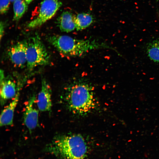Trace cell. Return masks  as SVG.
Segmentation results:
<instances>
[{
    "label": "cell",
    "instance_id": "obj_1",
    "mask_svg": "<svg viewBox=\"0 0 159 159\" xmlns=\"http://www.w3.org/2000/svg\"><path fill=\"white\" fill-rule=\"evenodd\" d=\"M84 138L78 134L62 135L55 138L47 151L61 159H84L87 151Z\"/></svg>",
    "mask_w": 159,
    "mask_h": 159
},
{
    "label": "cell",
    "instance_id": "obj_2",
    "mask_svg": "<svg viewBox=\"0 0 159 159\" xmlns=\"http://www.w3.org/2000/svg\"><path fill=\"white\" fill-rule=\"evenodd\" d=\"M48 40L61 54L70 57L81 56L93 49L110 48L104 43L76 39L66 35L50 36Z\"/></svg>",
    "mask_w": 159,
    "mask_h": 159
},
{
    "label": "cell",
    "instance_id": "obj_3",
    "mask_svg": "<svg viewBox=\"0 0 159 159\" xmlns=\"http://www.w3.org/2000/svg\"><path fill=\"white\" fill-rule=\"evenodd\" d=\"M66 99L69 109L76 114H87L95 106L92 87L84 82H74L69 87Z\"/></svg>",
    "mask_w": 159,
    "mask_h": 159
},
{
    "label": "cell",
    "instance_id": "obj_4",
    "mask_svg": "<svg viewBox=\"0 0 159 159\" xmlns=\"http://www.w3.org/2000/svg\"><path fill=\"white\" fill-rule=\"evenodd\" d=\"M27 41L26 66L31 71L36 67L49 63V55L38 36L30 38Z\"/></svg>",
    "mask_w": 159,
    "mask_h": 159
},
{
    "label": "cell",
    "instance_id": "obj_5",
    "mask_svg": "<svg viewBox=\"0 0 159 159\" xmlns=\"http://www.w3.org/2000/svg\"><path fill=\"white\" fill-rule=\"evenodd\" d=\"M62 5L59 0H43L37 15L27 24V27L34 29L40 26L53 17Z\"/></svg>",
    "mask_w": 159,
    "mask_h": 159
},
{
    "label": "cell",
    "instance_id": "obj_6",
    "mask_svg": "<svg viewBox=\"0 0 159 159\" xmlns=\"http://www.w3.org/2000/svg\"><path fill=\"white\" fill-rule=\"evenodd\" d=\"M26 40L19 42L13 45L9 50L8 55L15 65L21 68L26 66Z\"/></svg>",
    "mask_w": 159,
    "mask_h": 159
},
{
    "label": "cell",
    "instance_id": "obj_7",
    "mask_svg": "<svg viewBox=\"0 0 159 159\" xmlns=\"http://www.w3.org/2000/svg\"><path fill=\"white\" fill-rule=\"evenodd\" d=\"M35 99L34 95L30 98L26 106L24 114V123L30 132L38 125L39 110L34 106Z\"/></svg>",
    "mask_w": 159,
    "mask_h": 159
},
{
    "label": "cell",
    "instance_id": "obj_8",
    "mask_svg": "<svg viewBox=\"0 0 159 159\" xmlns=\"http://www.w3.org/2000/svg\"><path fill=\"white\" fill-rule=\"evenodd\" d=\"M52 91L46 80H42L41 90L38 93L37 105L39 110L42 112L50 111L52 107Z\"/></svg>",
    "mask_w": 159,
    "mask_h": 159
},
{
    "label": "cell",
    "instance_id": "obj_9",
    "mask_svg": "<svg viewBox=\"0 0 159 159\" xmlns=\"http://www.w3.org/2000/svg\"><path fill=\"white\" fill-rule=\"evenodd\" d=\"M16 85L11 80L6 78L3 71H0V97L2 102L14 98L16 94Z\"/></svg>",
    "mask_w": 159,
    "mask_h": 159
},
{
    "label": "cell",
    "instance_id": "obj_10",
    "mask_svg": "<svg viewBox=\"0 0 159 159\" xmlns=\"http://www.w3.org/2000/svg\"><path fill=\"white\" fill-rule=\"evenodd\" d=\"M19 95V92H17L12 101L2 111L0 117L1 126H9L12 124L14 112L18 102Z\"/></svg>",
    "mask_w": 159,
    "mask_h": 159
},
{
    "label": "cell",
    "instance_id": "obj_11",
    "mask_svg": "<svg viewBox=\"0 0 159 159\" xmlns=\"http://www.w3.org/2000/svg\"><path fill=\"white\" fill-rule=\"evenodd\" d=\"M76 16L68 11H63L57 19V23L62 32H68L76 29Z\"/></svg>",
    "mask_w": 159,
    "mask_h": 159
},
{
    "label": "cell",
    "instance_id": "obj_12",
    "mask_svg": "<svg viewBox=\"0 0 159 159\" xmlns=\"http://www.w3.org/2000/svg\"><path fill=\"white\" fill-rule=\"evenodd\" d=\"M93 20V16L90 14L85 13L79 14L76 16V29L77 31L85 29L90 26Z\"/></svg>",
    "mask_w": 159,
    "mask_h": 159
},
{
    "label": "cell",
    "instance_id": "obj_13",
    "mask_svg": "<svg viewBox=\"0 0 159 159\" xmlns=\"http://www.w3.org/2000/svg\"><path fill=\"white\" fill-rule=\"evenodd\" d=\"M146 50L149 59L154 62L159 63V38L148 43Z\"/></svg>",
    "mask_w": 159,
    "mask_h": 159
},
{
    "label": "cell",
    "instance_id": "obj_14",
    "mask_svg": "<svg viewBox=\"0 0 159 159\" xmlns=\"http://www.w3.org/2000/svg\"><path fill=\"white\" fill-rule=\"evenodd\" d=\"M28 5L24 0H16L13 2L14 21H18L22 18L28 9Z\"/></svg>",
    "mask_w": 159,
    "mask_h": 159
},
{
    "label": "cell",
    "instance_id": "obj_15",
    "mask_svg": "<svg viewBox=\"0 0 159 159\" xmlns=\"http://www.w3.org/2000/svg\"><path fill=\"white\" fill-rule=\"evenodd\" d=\"M10 1L9 0H0V13L1 14H6L9 9Z\"/></svg>",
    "mask_w": 159,
    "mask_h": 159
},
{
    "label": "cell",
    "instance_id": "obj_16",
    "mask_svg": "<svg viewBox=\"0 0 159 159\" xmlns=\"http://www.w3.org/2000/svg\"><path fill=\"white\" fill-rule=\"evenodd\" d=\"M5 25L4 22L1 21L0 23V40L2 38L4 32Z\"/></svg>",
    "mask_w": 159,
    "mask_h": 159
},
{
    "label": "cell",
    "instance_id": "obj_17",
    "mask_svg": "<svg viewBox=\"0 0 159 159\" xmlns=\"http://www.w3.org/2000/svg\"><path fill=\"white\" fill-rule=\"evenodd\" d=\"M24 0L27 4H29L31 3L34 0Z\"/></svg>",
    "mask_w": 159,
    "mask_h": 159
},
{
    "label": "cell",
    "instance_id": "obj_18",
    "mask_svg": "<svg viewBox=\"0 0 159 159\" xmlns=\"http://www.w3.org/2000/svg\"><path fill=\"white\" fill-rule=\"evenodd\" d=\"M9 0L10 1V2H13L14 1L16 0Z\"/></svg>",
    "mask_w": 159,
    "mask_h": 159
}]
</instances>
